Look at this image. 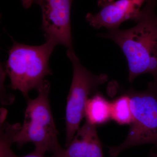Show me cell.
Listing matches in <instances>:
<instances>
[{"label": "cell", "mask_w": 157, "mask_h": 157, "mask_svg": "<svg viewBox=\"0 0 157 157\" xmlns=\"http://www.w3.org/2000/svg\"><path fill=\"white\" fill-rule=\"evenodd\" d=\"M157 0H147L134 27L108 30L101 37L112 40L122 51L132 83L137 76L151 74L157 82Z\"/></svg>", "instance_id": "cell-1"}, {"label": "cell", "mask_w": 157, "mask_h": 157, "mask_svg": "<svg viewBox=\"0 0 157 157\" xmlns=\"http://www.w3.org/2000/svg\"><path fill=\"white\" fill-rule=\"evenodd\" d=\"M50 85L45 80L39 86L38 97L28 98L23 125L13 136L14 143L18 146L32 143L35 151L45 155L51 152L57 155L63 151L58 138V132L54 121L48 95Z\"/></svg>", "instance_id": "cell-2"}, {"label": "cell", "mask_w": 157, "mask_h": 157, "mask_svg": "<svg viewBox=\"0 0 157 157\" xmlns=\"http://www.w3.org/2000/svg\"><path fill=\"white\" fill-rule=\"evenodd\" d=\"M57 45L47 39L44 44L38 46L14 41L9 51L5 70L11 80V88L19 90L26 98L31 90H38L45 76L52 74L48 61Z\"/></svg>", "instance_id": "cell-3"}, {"label": "cell", "mask_w": 157, "mask_h": 157, "mask_svg": "<svg viewBox=\"0 0 157 157\" xmlns=\"http://www.w3.org/2000/svg\"><path fill=\"white\" fill-rule=\"evenodd\" d=\"M126 93L130 97L133 120L124 141L109 147L111 157L141 144H151L157 147V82L148 83L147 89L143 91L130 88Z\"/></svg>", "instance_id": "cell-4"}, {"label": "cell", "mask_w": 157, "mask_h": 157, "mask_svg": "<svg viewBox=\"0 0 157 157\" xmlns=\"http://www.w3.org/2000/svg\"><path fill=\"white\" fill-rule=\"evenodd\" d=\"M67 53L73 65V74L66 106V147L73 140L84 117L85 107L89 96L97 92L99 86L108 80L107 74L95 75L86 70L73 48L68 49Z\"/></svg>", "instance_id": "cell-5"}, {"label": "cell", "mask_w": 157, "mask_h": 157, "mask_svg": "<svg viewBox=\"0 0 157 157\" xmlns=\"http://www.w3.org/2000/svg\"><path fill=\"white\" fill-rule=\"evenodd\" d=\"M73 0H21L22 6L29 9L33 4L42 10V29L45 40L54 41L73 48L70 13Z\"/></svg>", "instance_id": "cell-6"}, {"label": "cell", "mask_w": 157, "mask_h": 157, "mask_svg": "<svg viewBox=\"0 0 157 157\" xmlns=\"http://www.w3.org/2000/svg\"><path fill=\"white\" fill-rule=\"evenodd\" d=\"M147 0H98L101 10L96 14L89 13L86 19L94 28H105L108 30L119 29L129 20L138 19L141 8Z\"/></svg>", "instance_id": "cell-7"}, {"label": "cell", "mask_w": 157, "mask_h": 157, "mask_svg": "<svg viewBox=\"0 0 157 157\" xmlns=\"http://www.w3.org/2000/svg\"><path fill=\"white\" fill-rule=\"evenodd\" d=\"M96 126L86 121L67 148L58 155L66 157H104Z\"/></svg>", "instance_id": "cell-8"}, {"label": "cell", "mask_w": 157, "mask_h": 157, "mask_svg": "<svg viewBox=\"0 0 157 157\" xmlns=\"http://www.w3.org/2000/svg\"><path fill=\"white\" fill-rule=\"evenodd\" d=\"M110 102L96 92L87 100L84 110L86 121L92 124H103L111 119Z\"/></svg>", "instance_id": "cell-9"}, {"label": "cell", "mask_w": 157, "mask_h": 157, "mask_svg": "<svg viewBox=\"0 0 157 157\" xmlns=\"http://www.w3.org/2000/svg\"><path fill=\"white\" fill-rule=\"evenodd\" d=\"M111 119L120 125L131 124L133 117L128 95H123L110 102Z\"/></svg>", "instance_id": "cell-10"}, {"label": "cell", "mask_w": 157, "mask_h": 157, "mask_svg": "<svg viewBox=\"0 0 157 157\" xmlns=\"http://www.w3.org/2000/svg\"><path fill=\"white\" fill-rule=\"evenodd\" d=\"M44 155H45L41 154L39 153L34 151H33L31 153L26 155L25 156H24L17 157V156L15 155L14 157H45Z\"/></svg>", "instance_id": "cell-11"}, {"label": "cell", "mask_w": 157, "mask_h": 157, "mask_svg": "<svg viewBox=\"0 0 157 157\" xmlns=\"http://www.w3.org/2000/svg\"><path fill=\"white\" fill-rule=\"evenodd\" d=\"M51 157H66L64 156H62L59 155H53Z\"/></svg>", "instance_id": "cell-12"}]
</instances>
